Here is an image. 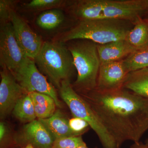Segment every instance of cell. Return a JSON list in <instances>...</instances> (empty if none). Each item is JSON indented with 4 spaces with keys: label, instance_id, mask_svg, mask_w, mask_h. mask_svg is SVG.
<instances>
[{
    "label": "cell",
    "instance_id": "cell-1",
    "mask_svg": "<svg viewBox=\"0 0 148 148\" xmlns=\"http://www.w3.org/2000/svg\"><path fill=\"white\" fill-rule=\"evenodd\" d=\"M79 94L113 137L118 148L126 141L140 142L148 130V98L124 88L108 92L95 89Z\"/></svg>",
    "mask_w": 148,
    "mask_h": 148
},
{
    "label": "cell",
    "instance_id": "cell-2",
    "mask_svg": "<svg viewBox=\"0 0 148 148\" xmlns=\"http://www.w3.org/2000/svg\"><path fill=\"white\" fill-rule=\"evenodd\" d=\"M134 26L130 21L116 19H99L77 21L52 40L66 43L76 40H87L98 45L125 40Z\"/></svg>",
    "mask_w": 148,
    "mask_h": 148
},
{
    "label": "cell",
    "instance_id": "cell-3",
    "mask_svg": "<svg viewBox=\"0 0 148 148\" xmlns=\"http://www.w3.org/2000/svg\"><path fill=\"white\" fill-rule=\"evenodd\" d=\"M65 44L77 73V79L72 84L73 88L79 94L94 90L101 66L97 44L87 40H73Z\"/></svg>",
    "mask_w": 148,
    "mask_h": 148
},
{
    "label": "cell",
    "instance_id": "cell-4",
    "mask_svg": "<svg viewBox=\"0 0 148 148\" xmlns=\"http://www.w3.org/2000/svg\"><path fill=\"white\" fill-rule=\"evenodd\" d=\"M34 61L40 71L58 89L63 82L70 80L75 69L66 44L52 40L44 42Z\"/></svg>",
    "mask_w": 148,
    "mask_h": 148
},
{
    "label": "cell",
    "instance_id": "cell-5",
    "mask_svg": "<svg viewBox=\"0 0 148 148\" xmlns=\"http://www.w3.org/2000/svg\"><path fill=\"white\" fill-rule=\"evenodd\" d=\"M59 91L61 98L69 107L73 116L81 119L89 124L98 136L103 148H118L113 137L87 102L74 90L70 80L62 82Z\"/></svg>",
    "mask_w": 148,
    "mask_h": 148
},
{
    "label": "cell",
    "instance_id": "cell-6",
    "mask_svg": "<svg viewBox=\"0 0 148 148\" xmlns=\"http://www.w3.org/2000/svg\"><path fill=\"white\" fill-rule=\"evenodd\" d=\"M12 73L26 92H38L49 95L54 100L57 107L61 108V103L55 88L40 71L34 60L28 57L21 67Z\"/></svg>",
    "mask_w": 148,
    "mask_h": 148
},
{
    "label": "cell",
    "instance_id": "cell-7",
    "mask_svg": "<svg viewBox=\"0 0 148 148\" xmlns=\"http://www.w3.org/2000/svg\"><path fill=\"white\" fill-rule=\"evenodd\" d=\"M28 58L16 38L11 23L1 26L0 64L12 73L16 71Z\"/></svg>",
    "mask_w": 148,
    "mask_h": 148
},
{
    "label": "cell",
    "instance_id": "cell-8",
    "mask_svg": "<svg viewBox=\"0 0 148 148\" xmlns=\"http://www.w3.org/2000/svg\"><path fill=\"white\" fill-rule=\"evenodd\" d=\"M148 12V0H106L102 19L126 20L135 24Z\"/></svg>",
    "mask_w": 148,
    "mask_h": 148
},
{
    "label": "cell",
    "instance_id": "cell-9",
    "mask_svg": "<svg viewBox=\"0 0 148 148\" xmlns=\"http://www.w3.org/2000/svg\"><path fill=\"white\" fill-rule=\"evenodd\" d=\"M0 73V117L4 119L13 110L18 100L28 93L11 72L3 67Z\"/></svg>",
    "mask_w": 148,
    "mask_h": 148
},
{
    "label": "cell",
    "instance_id": "cell-10",
    "mask_svg": "<svg viewBox=\"0 0 148 148\" xmlns=\"http://www.w3.org/2000/svg\"><path fill=\"white\" fill-rule=\"evenodd\" d=\"M11 23L16 39L21 49L27 57L34 60L44 41L15 10L12 14Z\"/></svg>",
    "mask_w": 148,
    "mask_h": 148
},
{
    "label": "cell",
    "instance_id": "cell-11",
    "mask_svg": "<svg viewBox=\"0 0 148 148\" xmlns=\"http://www.w3.org/2000/svg\"><path fill=\"white\" fill-rule=\"evenodd\" d=\"M15 146L21 148L28 145L35 148H53L54 139L38 120L27 123L13 137Z\"/></svg>",
    "mask_w": 148,
    "mask_h": 148
},
{
    "label": "cell",
    "instance_id": "cell-12",
    "mask_svg": "<svg viewBox=\"0 0 148 148\" xmlns=\"http://www.w3.org/2000/svg\"><path fill=\"white\" fill-rule=\"evenodd\" d=\"M128 73L123 60L101 64L95 89L108 92L121 89Z\"/></svg>",
    "mask_w": 148,
    "mask_h": 148
},
{
    "label": "cell",
    "instance_id": "cell-13",
    "mask_svg": "<svg viewBox=\"0 0 148 148\" xmlns=\"http://www.w3.org/2000/svg\"><path fill=\"white\" fill-rule=\"evenodd\" d=\"M106 0L67 1L65 8L71 18L77 21L102 19Z\"/></svg>",
    "mask_w": 148,
    "mask_h": 148
},
{
    "label": "cell",
    "instance_id": "cell-14",
    "mask_svg": "<svg viewBox=\"0 0 148 148\" xmlns=\"http://www.w3.org/2000/svg\"><path fill=\"white\" fill-rule=\"evenodd\" d=\"M97 49L101 64L121 61L136 50L125 40L97 44Z\"/></svg>",
    "mask_w": 148,
    "mask_h": 148
},
{
    "label": "cell",
    "instance_id": "cell-15",
    "mask_svg": "<svg viewBox=\"0 0 148 148\" xmlns=\"http://www.w3.org/2000/svg\"><path fill=\"white\" fill-rule=\"evenodd\" d=\"M49 132L54 140L64 137L75 136L69 125V120L59 110H56L52 116L45 119H38Z\"/></svg>",
    "mask_w": 148,
    "mask_h": 148
},
{
    "label": "cell",
    "instance_id": "cell-16",
    "mask_svg": "<svg viewBox=\"0 0 148 148\" xmlns=\"http://www.w3.org/2000/svg\"><path fill=\"white\" fill-rule=\"evenodd\" d=\"M125 40L136 50L148 49V18L144 16L137 21Z\"/></svg>",
    "mask_w": 148,
    "mask_h": 148
},
{
    "label": "cell",
    "instance_id": "cell-17",
    "mask_svg": "<svg viewBox=\"0 0 148 148\" xmlns=\"http://www.w3.org/2000/svg\"><path fill=\"white\" fill-rule=\"evenodd\" d=\"M123 88L137 95L148 98V68L129 73Z\"/></svg>",
    "mask_w": 148,
    "mask_h": 148
},
{
    "label": "cell",
    "instance_id": "cell-18",
    "mask_svg": "<svg viewBox=\"0 0 148 148\" xmlns=\"http://www.w3.org/2000/svg\"><path fill=\"white\" fill-rule=\"evenodd\" d=\"M66 18L61 9H54L41 12L36 18L37 26L43 31L53 32L64 24Z\"/></svg>",
    "mask_w": 148,
    "mask_h": 148
},
{
    "label": "cell",
    "instance_id": "cell-19",
    "mask_svg": "<svg viewBox=\"0 0 148 148\" xmlns=\"http://www.w3.org/2000/svg\"><path fill=\"white\" fill-rule=\"evenodd\" d=\"M38 119L48 118L55 112L56 104L49 95L36 92H29Z\"/></svg>",
    "mask_w": 148,
    "mask_h": 148
},
{
    "label": "cell",
    "instance_id": "cell-20",
    "mask_svg": "<svg viewBox=\"0 0 148 148\" xmlns=\"http://www.w3.org/2000/svg\"><path fill=\"white\" fill-rule=\"evenodd\" d=\"M12 113L22 122L29 123L36 120L34 108L29 93L25 94L14 106Z\"/></svg>",
    "mask_w": 148,
    "mask_h": 148
},
{
    "label": "cell",
    "instance_id": "cell-21",
    "mask_svg": "<svg viewBox=\"0 0 148 148\" xmlns=\"http://www.w3.org/2000/svg\"><path fill=\"white\" fill-rule=\"evenodd\" d=\"M123 61L129 73L148 68V48L135 50Z\"/></svg>",
    "mask_w": 148,
    "mask_h": 148
},
{
    "label": "cell",
    "instance_id": "cell-22",
    "mask_svg": "<svg viewBox=\"0 0 148 148\" xmlns=\"http://www.w3.org/2000/svg\"><path fill=\"white\" fill-rule=\"evenodd\" d=\"M66 1L63 0H32L24 4V7L27 11L41 13L50 10L65 8Z\"/></svg>",
    "mask_w": 148,
    "mask_h": 148
},
{
    "label": "cell",
    "instance_id": "cell-23",
    "mask_svg": "<svg viewBox=\"0 0 148 148\" xmlns=\"http://www.w3.org/2000/svg\"><path fill=\"white\" fill-rule=\"evenodd\" d=\"M18 1L13 0L0 1V23L1 26L10 23L12 14L15 11Z\"/></svg>",
    "mask_w": 148,
    "mask_h": 148
},
{
    "label": "cell",
    "instance_id": "cell-24",
    "mask_svg": "<svg viewBox=\"0 0 148 148\" xmlns=\"http://www.w3.org/2000/svg\"><path fill=\"white\" fill-rule=\"evenodd\" d=\"M85 144L82 136L64 137L54 140L53 148H78Z\"/></svg>",
    "mask_w": 148,
    "mask_h": 148
},
{
    "label": "cell",
    "instance_id": "cell-25",
    "mask_svg": "<svg viewBox=\"0 0 148 148\" xmlns=\"http://www.w3.org/2000/svg\"><path fill=\"white\" fill-rule=\"evenodd\" d=\"M69 125L72 132L75 136H82L90 127L86 121L75 117L69 119Z\"/></svg>",
    "mask_w": 148,
    "mask_h": 148
},
{
    "label": "cell",
    "instance_id": "cell-26",
    "mask_svg": "<svg viewBox=\"0 0 148 148\" xmlns=\"http://www.w3.org/2000/svg\"><path fill=\"white\" fill-rule=\"evenodd\" d=\"M10 130L5 122H0V148H10L15 146L13 138L10 135Z\"/></svg>",
    "mask_w": 148,
    "mask_h": 148
},
{
    "label": "cell",
    "instance_id": "cell-27",
    "mask_svg": "<svg viewBox=\"0 0 148 148\" xmlns=\"http://www.w3.org/2000/svg\"><path fill=\"white\" fill-rule=\"evenodd\" d=\"M129 148H147L145 144L139 142L138 143H134L132 145H131Z\"/></svg>",
    "mask_w": 148,
    "mask_h": 148
},
{
    "label": "cell",
    "instance_id": "cell-28",
    "mask_svg": "<svg viewBox=\"0 0 148 148\" xmlns=\"http://www.w3.org/2000/svg\"><path fill=\"white\" fill-rule=\"evenodd\" d=\"M22 148H35L34 147H33V146H32V145H27V146H25V147H23Z\"/></svg>",
    "mask_w": 148,
    "mask_h": 148
},
{
    "label": "cell",
    "instance_id": "cell-29",
    "mask_svg": "<svg viewBox=\"0 0 148 148\" xmlns=\"http://www.w3.org/2000/svg\"><path fill=\"white\" fill-rule=\"evenodd\" d=\"M78 148H89L88 147H87V145H86V144H85V145H83L81 146V147H79ZM95 148H98L97 147H95Z\"/></svg>",
    "mask_w": 148,
    "mask_h": 148
},
{
    "label": "cell",
    "instance_id": "cell-30",
    "mask_svg": "<svg viewBox=\"0 0 148 148\" xmlns=\"http://www.w3.org/2000/svg\"><path fill=\"white\" fill-rule=\"evenodd\" d=\"M145 144L147 146V148H148V138L146 140Z\"/></svg>",
    "mask_w": 148,
    "mask_h": 148
},
{
    "label": "cell",
    "instance_id": "cell-31",
    "mask_svg": "<svg viewBox=\"0 0 148 148\" xmlns=\"http://www.w3.org/2000/svg\"><path fill=\"white\" fill-rule=\"evenodd\" d=\"M145 17H147V18H148V12H147V13H146V14H145Z\"/></svg>",
    "mask_w": 148,
    "mask_h": 148
},
{
    "label": "cell",
    "instance_id": "cell-32",
    "mask_svg": "<svg viewBox=\"0 0 148 148\" xmlns=\"http://www.w3.org/2000/svg\"></svg>",
    "mask_w": 148,
    "mask_h": 148
}]
</instances>
